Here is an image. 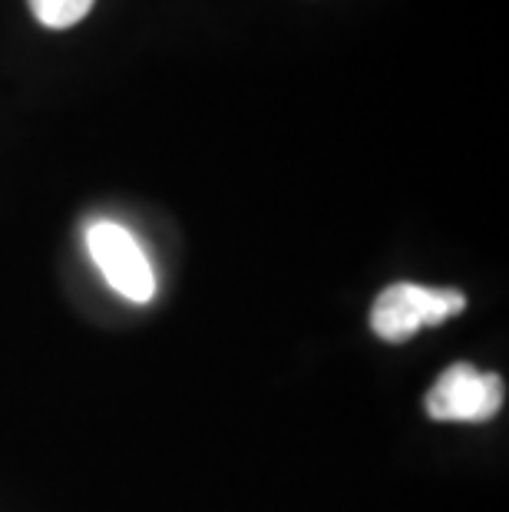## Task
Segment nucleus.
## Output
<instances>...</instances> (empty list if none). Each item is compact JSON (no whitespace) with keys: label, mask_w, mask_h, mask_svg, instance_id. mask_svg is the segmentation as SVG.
Here are the masks:
<instances>
[{"label":"nucleus","mask_w":509,"mask_h":512,"mask_svg":"<svg viewBox=\"0 0 509 512\" xmlns=\"http://www.w3.org/2000/svg\"><path fill=\"white\" fill-rule=\"evenodd\" d=\"M467 308V298L457 288H427L414 281H397L377 294L371 308V331L387 344H404L420 328L443 324Z\"/></svg>","instance_id":"f257e3e1"},{"label":"nucleus","mask_w":509,"mask_h":512,"mask_svg":"<svg viewBox=\"0 0 509 512\" xmlns=\"http://www.w3.org/2000/svg\"><path fill=\"white\" fill-rule=\"evenodd\" d=\"M86 252L119 298L133 304H149L156 298V271L149 265L139 238L126 225L93 222L86 228Z\"/></svg>","instance_id":"f03ea898"},{"label":"nucleus","mask_w":509,"mask_h":512,"mask_svg":"<svg viewBox=\"0 0 509 512\" xmlns=\"http://www.w3.org/2000/svg\"><path fill=\"white\" fill-rule=\"evenodd\" d=\"M503 380L467 361L447 367L427 390V417L440 423H483L503 407Z\"/></svg>","instance_id":"7ed1b4c3"},{"label":"nucleus","mask_w":509,"mask_h":512,"mask_svg":"<svg viewBox=\"0 0 509 512\" xmlns=\"http://www.w3.org/2000/svg\"><path fill=\"white\" fill-rule=\"evenodd\" d=\"M30 10L43 27L67 30L77 27L80 20L93 10V0H30Z\"/></svg>","instance_id":"20e7f679"}]
</instances>
